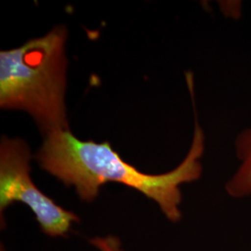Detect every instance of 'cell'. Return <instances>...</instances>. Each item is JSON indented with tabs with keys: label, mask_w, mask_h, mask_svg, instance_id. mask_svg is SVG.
<instances>
[{
	"label": "cell",
	"mask_w": 251,
	"mask_h": 251,
	"mask_svg": "<svg viewBox=\"0 0 251 251\" xmlns=\"http://www.w3.org/2000/svg\"><path fill=\"white\" fill-rule=\"evenodd\" d=\"M192 100L196 119L192 144L179 166L167 173H144L124 161L109 142H84L70 129H56L44 135L36 161L42 170L65 185L74 186L84 201L94 200L105 183L117 182L152 199L169 221L178 223L181 219L182 199L179 186L198 180L203 171L200 159L205 152L206 139L198 122L195 100Z\"/></svg>",
	"instance_id": "obj_1"
},
{
	"label": "cell",
	"mask_w": 251,
	"mask_h": 251,
	"mask_svg": "<svg viewBox=\"0 0 251 251\" xmlns=\"http://www.w3.org/2000/svg\"><path fill=\"white\" fill-rule=\"evenodd\" d=\"M30 149L19 138L3 137L0 144V210L15 202L25 204L41 230L50 236H64L78 217L44 195L30 177Z\"/></svg>",
	"instance_id": "obj_3"
},
{
	"label": "cell",
	"mask_w": 251,
	"mask_h": 251,
	"mask_svg": "<svg viewBox=\"0 0 251 251\" xmlns=\"http://www.w3.org/2000/svg\"><path fill=\"white\" fill-rule=\"evenodd\" d=\"M90 243L100 251H122L118 238L113 235H108L106 237H95L90 240Z\"/></svg>",
	"instance_id": "obj_5"
},
{
	"label": "cell",
	"mask_w": 251,
	"mask_h": 251,
	"mask_svg": "<svg viewBox=\"0 0 251 251\" xmlns=\"http://www.w3.org/2000/svg\"><path fill=\"white\" fill-rule=\"evenodd\" d=\"M234 153L239 162L236 171L225 183V192L233 199L251 197V126L234 138Z\"/></svg>",
	"instance_id": "obj_4"
},
{
	"label": "cell",
	"mask_w": 251,
	"mask_h": 251,
	"mask_svg": "<svg viewBox=\"0 0 251 251\" xmlns=\"http://www.w3.org/2000/svg\"><path fill=\"white\" fill-rule=\"evenodd\" d=\"M67 30L54 27L45 36L0 52V107L25 111L45 135L70 129L65 90Z\"/></svg>",
	"instance_id": "obj_2"
}]
</instances>
